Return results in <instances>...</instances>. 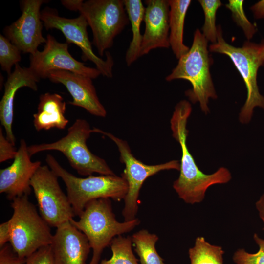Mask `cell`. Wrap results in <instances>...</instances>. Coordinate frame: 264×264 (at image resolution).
Segmentation results:
<instances>
[{
  "instance_id": "6da1fadb",
  "label": "cell",
  "mask_w": 264,
  "mask_h": 264,
  "mask_svg": "<svg viewBox=\"0 0 264 264\" xmlns=\"http://www.w3.org/2000/svg\"><path fill=\"white\" fill-rule=\"evenodd\" d=\"M191 111L189 102L180 101L175 107L170 124L173 136L179 143L182 152L179 176L173 187L185 203L194 204L204 199L205 193L211 186L226 183L232 177L230 171L223 167L213 174H205L197 166L186 143L187 123Z\"/></svg>"
},
{
  "instance_id": "7a4b0ae2",
  "label": "cell",
  "mask_w": 264,
  "mask_h": 264,
  "mask_svg": "<svg viewBox=\"0 0 264 264\" xmlns=\"http://www.w3.org/2000/svg\"><path fill=\"white\" fill-rule=\"evenodd\" d=\"M79 220L70 222L87 237L93 253L89 264H99L104 249L116 236L129 232L140 223L139 219L118 221L113 211L111 199L100 198L88 202Z\"/></svg>"
},
{
  "instance_id": "3957f363",
  "label": "cell",
  "mask_w": 264,
  "mask_h": 264,
  "mask_svg": "<svg viewBox=\"0 0 264 264\" xmlns=\"http://www.w3.org/2000/svg\"><path fill=\"white\" fill-rule=\"evenodd\" d=\"M207 43L200 31L196 29L191 47L178 59L176 66L166 77L167 81L178 79L189 81L192 88L187 90L186 95L192 103L199 102L205 114L209 111V99L217 98L210 72L213 60Z\"/></svg>"
},
{
  "instance_id": "277c9868",
  "label": "cell",
  "mask_w": 264,
  "mask_h": 264,
  "mask_svg": "<svg viewBox=\"0 0 264 264\" xmlns=\"http://www.w3.org/2000/svg\"><path fill=\"white\" fill-rule=\"evenodd\" d=\"M45 161L47 166L64 182L75 216H79L91 200L109 198L120 201L126 197L128 187L122 176L91 175L85 178L78 177L64 168L51 154L46 155Z\"/></svg>"
},
{
  "instance_id": "5b68a950",
  "label": "cell",
  "mask_w": 264,
  "mask_h": 264,
  "mask_svg": "<svg viewBox=\"0 0 264 264\" xmlns=\"http://www.w3.org/2000/svg\"><path fill=\"white\" fill-rule=\"evenodd\" d=\"M217 29V41L210 44L209 50L227 55L241 75L247 89V98L239 118L242 124H247L251 120L255 107L264 110V97L260 93L257 82L258 69L264 64V41L258 44L246 41L242 47H236L224 40L220 26Z\"/></svg>"
},
{
  "instance_id": "8992f818",
  "label": "cell",
  "mask_w": 264,
  "mask_h": 264,
  "mask_svg": "<svg viewBox=\"0 0 264 264\" xmlns=\"http://www.w3.org/2000/svg\"><path fill=\"white\" fill-rule=\"evenodd\" d=\"M94 132L85 119H77L68 129L67 133L52 143L28 146L30 156L39 152L55 150L62 153L71 166L81 176H89L93 173L100 175H114L106 161L93 154L87 145V140Z\"/></svg>"
},
{
  "instance_id": "52a82bcc",
  "label": "cell",
  "mask_w": 264,
  "mask_h": 264,
  "mask_svg": "<svg viewBox=\"0 0 264 264\" xmlns=\"http://www.w3.org/2000/svg\"><path fill=\"white\" fill-rule=\"evenodd\" d=\"M11 206L13 210L10 219V244L18 255L22 258L40 248L50 245L53 235L50 227L28 199V196L14 198Z\"/></svg>"
},
{
  "instance_id": "ba28073f",
  "label": "cell",
  "mask_w": 264,
  "mask_h": 264,
  "mask_svg": "<svg viewBox=\"0 0 264 264\" xmlns=\"http://www.w3.org/2000/svg\"><path fill=\"white\" fill-rule=\"evenodd\" d=\"M78 11L90 26L93 44L101 56L129 22L122 0H88L83 2Z\"/></svg>"
},
{
  "instance_id": "9c48e42d",
  "label": "cell",
  "mask_w": 264,
  "mask_h": 264,
  "mask_svg": "<svg viewBox=\"0 0 264 264\" xmlns=\"http://www.w3.org/2000/svg\"><path fill=\"white\" fill-rule=\"evenodd\" d=\"M93 129L94 132L107 136L117 146L120 154V161L125 165L121 176L126 180L128 187L124 200V205L122 214L124 221L133 220L136 218L139 193L145 180L163 170H179L180 161L173 160L160 164H145L134 156L127 141L98 128H94Z\"/></svg>"
},
{
  "instance_id": "30bf717a",
  "label": "cell",
  "mask_w": 264,
  "mask_h": 264,
  "mask_svg": "<svg viewBox=\"0 0 264 264\" xmlns=\"http://www.w3.org/2000/svg\"><path fill=\"white\" fill-rule=\"evenodd\" d=\"M58 178L47 165H41L30 181L40 214L50 227L56 228L75 216L67 195L60 186Z\"/></svg>"
},
{
  "instance_id": "8fae6325",
  "label": "cell",
  "mask_w": 264,
  "mask_h": 264,
  "mask_svg": "<svg viewBox=\"0 0 264 264\" xmlns=\"http://www.w3.org/2000/svg\"><path fill=\"white\" fill-rule=\"evenodd\" d=\"M41 19L46 30H60L67 44L73 43L77 45L82 51L83 60L93 63L103 76L112 77L113 58L109 52H106L105 60L94 53L87 32L88 24L82 15L75 18H67L59 16L56 10L47 7L41 12Z\"/></svg>"
},
{
  "instance_id": "7c38bea8",
  "label": "cell",
  "mask_w": 264,
  "mask_h": 264,
  "mask_svg": "<svg viewBox=\"0 0 264 264\" xmlns=\"http://www.w3.org/2000/svg\"><path fill=\"white\" fill-rule=\"evenodd\" d=\"M29 67L40 79L47 78L55 70L71 71L92 79L101 74L96 68L87 66L74 59L68 51V44L59 42L50 34L46 36L43 50L30 55Z\"/></svg>"
},
{
  "instance_id": "4fadbf2b",
  "label": "cell",
  "mask_w": 264,
  "mask_h": 264,
  "mask_svg": "<svg viewBox=\"0 0 264 264\" xmlns=\"http://www.w3.org/2000/svg\"><path fill=\"white\" fill-rule=\"evenodd\" d=\"M45 0H23L21 2V16L4 29L5 37L23 53L34 54L38 46L45 43L42 35L44 23L40 8Z\"/></svg>"
},
{
  "instance_id": "5bb4252c",
  "label": "cell",
  "mask_w": 264,
  "mask_h": 264,
  "mask_svg": "<svg viewBox=\"0 0 264 264\" xmlns=\"http://www.w3.org/2000/svg\"><path fill=\"white\" fill-rule=\"evenodd\" d=\"M30 157L26 143L22 139L13 163L0 170V193L10 200L31 193L30 181L41 162H33Z\"/></svg>"
},
{
  "instance_id": "9a60e30c",
  "label": "cell",
  "mask_w": 264,
  "mask_h": 264,
  "mask_svg": "<svg viewBox=\"0 0 264 264\" xmlns=\"http://www.w3.org/2000/svg\"><path fill=\"white\" fill-rule=\"evenodd\" d=\"M50 245L55 264H85L91 249L86 235L70 221L56 228Z\"/></svg>"
},
{
  "instance_id": "2e32d148",
  "label": "cell",
  "mask_w": 264,
  "mask_h": 264,
  "mask_svg": "<svg viewBox=\"0 0 264 264\" xmlns=\"http://www.w3.org/2000/svg\"><path fill=\"white\" fill-rule=\"evenodd\" d=\"M47 78L66 87L72 98L70 105L81 107L94 116H106V110L98 97L92 78L66 70L53 71Z\"/></svg>"
},
{
  "instance_id": "e0dca14e",
  "label": "cell",
  "mask_w": 264,
  "mask_h": 264,
  "mask_svg": "<svg viewBox=\"0 0 264 264\" xmlns=\"http://www.w3.org/2000/svg\"><path fill=\"white\" fill-rule=\"evenodd\" d=\"M143 35L140 57L157 48H168L169 43V11L168 0H145Z\"/></svg>"
},
{
  "instance_id": "ac0fdd59",
  "label": "cell",
  "mask_w": 264,
  "mask_h": 264,
  "mask_svg": "<svg viewBox=\"0 0 264 264\" xmlns=\"http://www.w3.org/2000/svg\"><path fill=\"white\" fill-rule=\"evenodd\" d=\"M40 80L29 67H22L17 64L4 84V94L0 102V121L4 128L6 137L14 145L16 139L12 128L16 93L20 88L24 87L37 91V83Z\"/></svg>"
},
{
  "instance_id": "d6986e66",
  "label": "cell",
  "mask_w": 264,
  "mask_h": 264,
  "mask_svg": "<svg viewBox=\"0 0 264 264\" xmlns=\"http://www.w3.org/2000/svg\"><path fill=\"white\" fill-rule=\"evenodd\" d=\"M66 103L57 93L46 92L40 96L37 112L33 114V125L37 131L52 128L64 129L69 120L65 117Z\"/></svg>"
},
{
  "instance_id": "ffe728a7",
  "label": "cell",
  "mask_w": 264,
  "mask_h": 264,
  "mask_svg": "<svg viewBox=\"0 0 264 264\" xmlns=\"http://www.w3.org/2000/svg\"><path fill=\"white\" fill-rule=\"evenodd\" d=\"M170 46L179 59L187 53L189 48L183 43L185 18L191 3L190 0H169Z\"/></svg>"
},
{
  "instance_id": "44dd1931",
  "label": "cell",
  "mask_w": 264,
  "mask_h": 264,
  "mask_svg": "<svg viewBox=\"0 0 264 264\" xmlns=\"http://www.w3.org/2000/svg\"><path fill=\"white\" fill-rule=\"evenodd\" d=\"M123 2L132 25V39L125 56L127 65L130 66L140 57L143 39L140 26L144 20L145 8L141 0H123Z\"/></svg>"
},
{
  "instance_id": "7402d4cb",
  "label": "cell",
  "mask_w": 264,
  "mask_h": 264,
  "mask_svg": "<svg viewBox=\"0 0 264 264\" xmlns=\"http://www.w3.org/2000/svg\"><path fill=\"white\" fill-rule=\"evenodd\" d=\"M131 238L140 264H166L156 249L155 244L159 239L157 235L141 229Z\"/></svg>"
},
{
  "instance_id": "603a6c76",
  "label": "cell",
  "mask_w": 264,
  "mask_h": 264,
  "mask_svg": "<svg viewBox=\"0 0 264 264\" xmlns=\"http://www.w3.org/2000/svg\"><path fill=\"white\" fill-rule=\"evenodd\" d=\"M224 253L221 246L211 244L203 237H197L188 251L190 264H223Z\"/></svg>"
},
{
  "instance_id": "cb8c5ba5",
  "label": "cell",
  "mask_w": 264,
  "mask_h": 264,
  "mask_svg": "<svg viewBox=\"0 0 264 264\" xmlns=\"http://www.w3.org/2000/svg\"><path fill=\"white\" fill-rule=\"evenodd\" d=\"M110 246L112 256L108 260H101L99 264H139L132 251L131 236H116L111 241Z\"/></svg>"
},
{
  "instance_id": "d4e9b609",
  "label": "cell",
  "mask_w": 264,
  "mask_h": 264,
  "mask_svg": "<svg viewBox=\"0 0 264 264\" xmlns=\"http://www.w3.org/2000/svg\"><path fill=\"white\" fill-rule=\"evenodd\" d=\"M205 16L202 30L203 35L212 44L217 41L218 29L216 25V15L218 9L222 5L220 0H199Z\"/></svg>"
},
{
  "instance_id": "484cf974",
  "label": "cell",
  "mask_w": 264,
  "mask_h": 264,
  "mask_svg": "<svg viewBox=\"0 0 264 264\" xmlns=\"http://www.w3.org/2000/svg\"><path fill=\"white\" fill-rule=\"evenodd\" d=\"M21 51L5 36L0 34V64L1 69L8 75L14 65L21 60Z\"/></svg>"
},
{
  "instance_id": "4316f807",
  "label": "cell",
  "mask_w": 264,
  "mask_h": 264,
  "mask_svg": "<svg viewBox=\"0 0 264 264\" xmlns=\"http://www.w3.org/2000/svg\"><path fill=\"white\" fill-rule=\"evenodd\" d=\"M243 0H229L226 7L232 12L233 19L242 29L248 40L251 39L257 31L255 25L248 20L244 12Z\"/></svg>"
},
{
  "instance_id": "83f0119b",
  "label": "cell",
  "mask_w": 264,
  "mask_h": 264,
  "mask_svg": "<svg viewBox=\"0 0 264 264\" xmlns=\"http://www.w3.org/2000/svg\"><path fill=\"white\" fill-rule=\"evenodd\" d=\"M253 238L259 247L258 251L250 253L243 249L237 250L233 256V260L236 264H264V240L254 234Z\"/></svg>"
},
{
  "instance_id": "f1b7e54d",
  "label": "cell",
  "mask_w": 264,
  "mask_h": 264,
  "mask_svg": "<svg viewBox=\"0 0 264 264\" xmlns=\"http://www.w3.org/2000/svg\"><path fill=\"white\" fill-rule=\"evenodd\" d=\"M23 264H55L50 245L42 247L28 256Z\"/></svg>"
},
{
  "instance_id": "f546056e",
  "label": "cell",
  "mask_w": 264,
  "mask_h": 264,
  "mask_svg": "<svg viewBox=\"0 0 264 264\" xmlns=\"http://www.w3.org/2000/svg\"><path fill=\"white\" fill-rule=\"evenodd\" d=\"M17 151L13 145L3 135L2 129L0 128V162L2 163L9 159H14Z\"/></svg>"
},
{
  "instance_id": "4dcf8cb0",
  "label": "cell",
  "mask_w": 264,
  "mask_h": 264,
  "mask_svg": "<svg viewBox=\"0 0 264 264\" xmlns=\"http://www.w3.org/2000/svg\"><path fill=\"white\" fill-rule=\"evenodd\" d=\"M26 258L19 257L10 243H7L0 249V264H23Z\"/></svg>"
},
{
  "instance_id": "1f68e13d",
  "label": "cell",
  "mask_w": 264,
  "mask_h": 264,
  "mask_svg": "<svg viewBox=\"0 0 264 264\" xmlns=\"http://www.w3.org/2000/svg\"><path fill=\"white\" fill-rule=\"evenodd\" d=\"M11 222L10 219L0 224V248L10 242L11 240Z\"/></svg>"
},
{
  "instance_id": "d6a6232c",
  "label": "cell",
  "mask_w": 264,
  "mask_h": 264,
  "mask_svg": "<svg viewBox=\"0 0 264 264\" xmlns=\"http://www.w3.org/2000/svg\"><path fill=\"white\" fill-rule=\"evenodd\" d=\"M84 1L83 0H62V4L66 8L71 11H79Z\"/></svg>"
},
{
  "instance_id": "836d02e7",
  "label": "cell",
  "mask_w": 264,
  "mask_h": 264,
  "mask_svg": "<svg viewBox=\"0 0 264 264\" xmlns=\"http://www.w3.org/2000/svg\"><path fill=\"white\" fill-rule=\"evenodd\" d=\"M256 19L264 18V0H261L251 7Z\"/></svg>"
},
{
  "instance_id": "e575fe53",
  "label": "cell",
  "mask_w": 264,
  "mask_h": 264,
  "mask_svg": "<svg viewBox=\"0 0 264 264\" xmlns=\"http://www.w3.org/2000/svg\"><path fill=\"white\" fill-rule=\"evenodd\" d=\"M256 207L258 211L259 217L263 222V230H264V193L256 202Z\"/></svg>"
}]
</instances>
